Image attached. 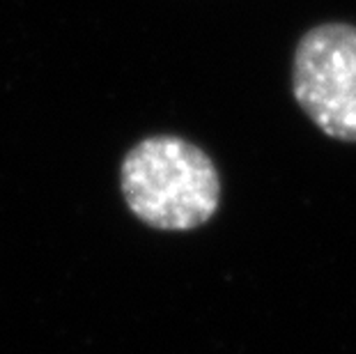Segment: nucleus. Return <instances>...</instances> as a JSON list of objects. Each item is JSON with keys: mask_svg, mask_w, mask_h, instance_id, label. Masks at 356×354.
Here are the masks:
<instances>
[{"mask_svg": "<svg viewBox=\"0 0 356 354\" xmlns=\"http://www.w3.org/2000/svg\"><path fill=\"white\" fill-rule=\"evenodd\" d=\"M120 184L129 209L159 230L198 228L221 202L214 161L177 136H149L129 150Z\"/></svg>", "mask_w": 356, "mask_h": 354, "instance_id": "obj_1", "label": "nucleus"}, {"mask_svg": "<svg viewBox=\"0 0 356 354\" xmlns=\"http://www.w3.org/2000/svg\"><path fill=\"white\" fill-rule=\"evenodd\" d=\"M292 88L327 136L356 143V28L324 24L308 30L294 51Z\"/></svg>", "mask_w": 356, "mask_h": 354, "instance_id": "obj_2", "label": "nucleus"}]
</instances>
